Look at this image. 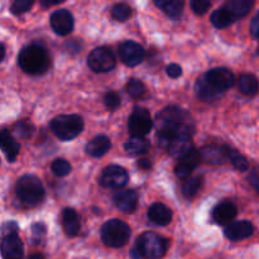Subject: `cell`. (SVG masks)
<instances>
[{
    "label": "cell",
    "mask_w": 259,
    "mask_h": 259,
    "mask_svg": "<svg viewBox=\"0 0 259 259\" xmlns=\"http://www.w3.org/2000/svg\"><path fill=\"white\" fill-rule=\"evenodd\" d=\"M194 132V119L189 111L179 106L164 108L157 115V141L163 148H167L176 139L191 138Z\"/></svg>",
    "instance_id": "obj_1"
},
{
    "label": "cell",
    "mask_w": 259,
    "mask_h": 259,
    "mask_svg": "<svg viewBox=\"0 0 259 259\" xmlns=\"http://www.w3.org/2000/svg\"><path fill=\"white\" fill-rule=\"evenodd\" d=\"M20 68L29 75H43L51 66L47 51L39 45H30L23 48L18 57Z\"/></svg>",
    "instance_id": "obj_2"
},
{
    "label": "cell",
    "mask_w": 259,
    "mask_h": 259,
    "mask_svg": "<svg viewBox=\"0 0 259 259\" xmlns=\"http://www.w3.org/2000/svg\"><path fill=\"white\" fill-rule=\"evenodd\" d=\"M168 248V240L153 232L139 235L136 247L132 249V255L136 259H159Z\"/></svg>",
    "instance_id": "obj_3"
},
{
    "label": "cell",
    "mask_w": 259,
    "mask_h": 259,
    "mask_svg": "<svg viewBox=\"0 0 259 259\" xmlns=\"http://www.w3.org/2000/svg\"><path fill=\"white\" fill-rule=\"evenodd\" d=\"M45 187L39 179L33 175L20 177L15 186V194L22 202L29 206H34L45 199Z\"/></svg>",
    "instance_id": "obj_4"
},
{
    "label": "cell",
    "mask_w": 259,
    "mask_h": 259,
    "mask_svg": "<svg viewBox=\"0 0 259 259\" xmlns=\"http://www.w3.org/2000/svg\"><path fill=\"white\" fill-rule=\"evenodd\" d=\"M53 134L61 141H72L80 136L83 129V120L80 115L68 114V115H58L52 119L50 124Z\"/></svg>",
    "instance_id": "obj_5"
},
{
    "label": "cell",
    "mask_w": 259,
    "mask_h": 259,
    "mask_svg": "<svg viewBox=\"0 0 259 259\" xmlns=\"http://www.w3.org/2000/svg\"><path fill=\"white\" fill-rule=\"evenodd\" d=\"M131 238V228L124 222L113 219L106 222L101 228V240L110 248H120L128 243Z\"/></svg>",
    "instance_id": "obj_6"
},
{
    "label": "cell",
    "mask_w": 259,
    "mask_h": 259,
    "mask_svg": "<svg viewBox=\"0 0 259 259\" xmlns=\"http://www.w3.org/2000/svg\"><path fill=\"white\" fill-rule=\"evenodd\" d=\"M88 65L95 72H108L115 67V55L110 48L98 47L89 55Z\"/></svg>",
    "instance_id": "obj_7"
},
{
    "label": "cell",
    "mask_w": 259,
    "mask_h": 259,
    "mask_svg": "<svg viewBox=\"0 0 259 259\" xmlns=\"http://www.w3.org/2000/svg\"><path fill=\"white\" fill-rule=\"evenodd\" d=\"M153 126L149 111L144 108H136L128 120V129L132 137L144 138Z\"/></svg>",
    "instance_id": "obj_8"
},
{
    "label": "cell",
    "mask_w": 259,
    "mask_h": 259,
    "mask_svg": "<svg viewBox=\"0 0 259 259\" xmlns=\"http://www.w3.org/2000/svg\"><path fill=\"white\" fill-rule=\"evenodd\" d=\"M100 182L106 189H121L128 182V172L123 167L111 164L104 169Z\"/></svg>",
    "instance_id": "obj_9"
},
{
    "label": "cell",
    "mask_w": 259,
    "mask_h": 259,
    "mask_svg": "<svg viewBox=\"0 0 259 259\" xmlns=\"http://www.w3.org/2000/svg\"><path fill=\"white\" fill-rule=\"evenodd\" d=\"M119 57L124 65L129 67L138 66L144 58V50L141 45L133 40H125L119 46Z\"/></svg>",
    "instance_id": "obj_10"
},
{
    "label": "cell",
    "mask_w": 259,
    "mask_h": 259,
    "mask_svg": "<svg viewBox=\"0 0 259 259\" xmlns=\"http://www.w3.org/2000/svg\"><path fill=\"white\" fill-rule=\"evenodd\" d=\"M204 76L214 88H217L222 93H224V91H227L228 89H230L234 85V75H233V72L229 68H212V70L207 71Z\"/></svg>",
    "instance_id": "obj_11"
},
{
    "label": "cell",
    "mask_w": 259,
    "mask_h": 259,
    "mask_svg": "<svg viewBox=\"0 0 259 259\" xmlns=\"http://www.w3.org/2000/svg\"><path fill=\"white\" fill-rule=\"evenodd\" d=\"M73 17L67 9H58L51 15V27L58 35H67L73 29Z\"/></svg>",
    "instance_id": "obj_12"
},
{
    "label": "cell",
    "mask_w": 259,
    "mask_h": 259,
    "mask_svg": "<svg viewBox=\"0 0 259 259\" xmlns=\"http://www.w3.org/2000/svg\"><path fill=\"white\" fill-rule=\"evenodd\" d=\"M197 153H199L200 159L210 164H223L228 158L227 147L218 146V144L204 146Z\"/></svg>",
    "instance_id": "obj_13"
},
{
    "label": "cell",
    "mask_w": 259,
    "mask_h": 259,
    "mask_svg": "<svg viewBox=\"0 0 259 259\" xmlns=\"http://www.w3.org/2000/svg\"><path fill=\"white\" fill-rule=\"evenodd\" d=\"M254 232V227L248 220H240V222L230 223L227 228H225V237L233 242H238V240H243L249 238Z\"/></svg>",
    "instance_id": "obj_14"
},
{
    "label": "cell",
    "mask_w": 259,
    "mask_h": 259,
    "mask_svg": "<svg viewBox=\"0 0 259 259\" xmlns=\"http://www.w3.org/2000/svg\"><path fill=\"white\" fill-rule=\"evenodd\" d=\"M113 200L115 206L120 211L128 212V214L136 211L137 206H138V196L133 190H123V191L116 192Z\"/></svg>",
    "instance_id": "obj_15"
},
{
    "label": "cell",
    "mask_w": 259,
    "mask_h": 259,
    "mask_svg": "<svg viewBox=\"0 0 259 259\" xmlns=\"http://www.w3.org/2000/svg\"><path fill=\"white\" fill-rule=\"evenodd\" d=\"M0 250H2V255L4 259H22L24 254L23 243L17 235L5 237L0 245Z\"/></svg>",
    "instance_id": "obj_16"
},
{
    "label": "cell",
    "mask_w": 259,
    "mask_h": 259,
    "mask_svg": "<svg viewBox=\"0 0 259 259\" xmlns=\"http://www.w3.org/2000/svg\"><path fill=\"white\" fill-rule=\"evenodd\" d=\"M0 149L4 152L5 157H7V159L9 162H14L17 159L18 154H19V142H17V139L7 129L0 131Z\"/></svg>",
    "instance_id": "obj_17"
},
{
    "label": "cell",
    "mask_w": 259,
    "mask_h": 259,
    "mask_svg": "<svg viewBox=\"0 0 259 259\" xmlns=\"http://www.w3.org/2000/svg\"><path fill=\"white\" fill-rule=\"evenodd\" d=\"M238 209L233 202L224 201L220 202L212 211V219L219 225H229L237 217Z\"/></svg>",
    "instance_id": "obj_18"
},
{
    "label": "cell",
    "mask_w": 259,
    "mask_h": 259,
    "mask_svg": "<svg viewBox=\"0 0 259 259\" xmlns=\"http://www.w3.org/2000/svg\"><path fill=\"white\" fill-rule=\"evenodd\" d=\"M195 91H196L197 98L201 99L202 101H207V103L218 100V99L222 98L223 95L222 91L218 90L217 88H214V86L205 78V76H201V77L196 81V83H195Z\"/></svg>",
    "instance_id": "obj_19"
},
{
    "label": "cell",
    "mask_w": 259,
    "mask_h": 259,
    "mask_svg": "<svg viewBox=\"0 0 259 259\" xmlns=\"http://www.w3.org/2000/svg\"><path fill=\"white\" fill-rule=\"evenodd\" d=\"M148 218L157 225H168L172 222V211L162 202H154L148 209Z\"/></svg>",
    "instance_id": "obj_20"
},
{
    "label": "cell",
    "mask_w": 259,
    "mask_h": 259,
    "mask_svg": "<svg viewBox=\"0 0 259 259\" xmlns=\"http://www.w3.org/2000/svg\"><path fill=\"white\" fill-rule=\"evenodd\" d=\"M200 161H201V159H200L199 153L195 151L191 152L189 156L180 159L176 168H175V174H176V176L179 177V179H187V177L192 174V171L199 166Z\"/></svg>",
    "instance_id": "obj_21"
},
{
    "label": "cell",
    "mask_w": 259,
    "mask_h": 259,
    "mask_svg": "<svg viewBox=\"0 0 259 259\" xmlns=\"http://www.w3.org/2000/svg\"><path fill=\"white\" fill-rule=\"evenodd\" d=\"M62 224L63 229H65L66 234L68 237H76L80 232V218H78L76 210L71 209V207H66L63 209L62 212Z\"/></svg>",
    "instance_id": "obj_22"
},
{
    "label": "cell",
    "mask_w": 259,
    "mask_h": 259,
    "mask_svg": "<svg viewBox=\"0 0 259 259\" xmlns=\"http://www.w3.org/2000/svg\"><path fill=\"white\" fill-rule=\"evenodd\" d=\"M167 149L174 158L182 159L194 152V143L191 142V138H180L172 142Z\"/></svg>",
    "instance_id": "obj_23"
},
{
    "label": "cell",
    "mask_w": 259,
    "mask_h": 259,
    "mask_svg": "<svg viewBox=\"0 0 259 259\" xmlns=\"http://www.w3.org/2000/svg\"><path fill=\"white\" fill-rule=\"evenodd\" d=\"M111 143L110 139L106 136H98L90 141L86 146V152L88 154H90L91 157H103L104 154L108 153L109 149H110Z\"/></svg>",
    "instance_id": "obj_24"
},
{
    "label": "cell",
    "mask_w": 259,
    "mask_h": 259,
    "mask_svg": "<svg viewBox=\"0 0 259 259\" xmlns=\"http://www.w3.org/2000/svg\"><path fill=\"white\" fill-rule=\"evenodd\" d=\"M211 23L215 28H219V29H223V28H228L229 25H232L233 23L235 22V18L232 13L229 12L225 5H223L222 8L215 10L211 14Z\"/></svg>",
    "instance_id": "obj_25"
},
{
    "label": "cell",
    "mask_w": 259,
    "mask_h": 259,
    "mask_svg": "<svg viewBox=\"0 0 259 259\" xmlns=\"http://www.w3.org/2000/svg\"><path fill=\"white\" fill-rule=\"evenodd\" d=\"M154 4L162 10L166 15H168L172 19H176L181 15L184 10L185 3L181 0H156Z\"/></svg>",
    "instance_id": "obj_26"
},
{
    "label": "cell",
    "mask_w": 259,
    "mask_h": 259,
    "mask_svg": "<svg viewBox=\"0 0 259 259\" xmlns=\"http://www.w3.org/2000/svg\"><path fill=\"white\" fill-rule=\"evenodd\" d=\"M124 149L131 156H141L148 152L149 149V142L146 138H137V137H132L128 139L125 144H124Z\"/></svg>",
    "instance_id": "obj_27"
},
{
    "label": "cell",
    "mask_w": 259,
    "mask_h": 259,
    "mask_svg": "<svg viewBox=\"0 0 259 259\" xmlns=\"http://www.w3.org/2000/svg\"><path fill=\"white\" fill-rule=\"evenodd\" d=\"M225 7L234 15L235 19H238V18L245 17L250 12L253 3L249 2V0H230L225 4Z\"/></svg>",
    "instance_id": "obj_28"
},
{
    "label": "cell",
    "mask_w": 259,
    "mask_h": 259,
    "mask_svg": "<svg viewBox=\"0 0 259 259\" xmlns=\"http://www.w3.org/2000/svg\"><path fill=\"white\" fill-rule=\"evenodd\" d=\"M239 90L242 91L244 95H255L258 91V81L254 75L250 73H245L239 77Z\"/></svg>",
    "instance_id": "obj_29"
},
{
    "label": "cell",
    "mask_w": 259,
    "mask_h": 259,
    "mask_svg": "<svg viewBox=\"0 0 259 259\" xmlns=\"http://www.w3.org/2000/svg\"><path fill=\"white\" fill-rule=\"evenodd\" d=\"M202 179L199 176L195 177H189V180H186L184 185H182V192L186 197L192 199L194 196H196L197 192H199L200 187H201Z\"/></svg>",
    "instance_id": "obj_30"
},
{
    "label": "cell",
    "mask_w": 259,
    "mask_h": 259,
    "mask_svg": "<svg viewBox=\"0 0 259 259\" xmlns=\"http://www.w3.org/2000/svg\"><path fill=\"white\" fill-rule=\"evenodd\" d=\"M228 158L230 159L232 164L238 171L245 172L249 169V162H248V159L243 154H240L239 152L235 151V149L228 148Z\"/></svg>",
    "instance_id": "obj_31"
},
{
    "label": "cell",
    "mask_w": 259,
    "mask_h": 259,
    "mask_svg": "<svg viewBox=\"0 0 259 259\" xmlns=\"http://www.w3.org/2000/svg\"><path fill=\"white\" fill-rule=\"evenodd\" d=\"M126 93L131 98L133 99H139L144 95L146 93V86L142 82L141 80H137V78H132L126 83Z\"/></svg>",
    "instance_id": "obj_32"
},
{
    "label": "cell",
    "mask_w": 259,
    "mask_h": 259,
    "mask_svg": "<svg viewBox=\"0 0 259 259\" xmlns=\"http://www.w3.org/2000/svg\"><path fill=\"white\" fill-rule=\"evenodd\" d=\"M111 15L118 22H125V20H128L131 18L132 8L128 4H123V3L115 4L113 7V9H111Z\"/></svg>",
    "instance_id": "obj_33"
},
{
    "label": "cell",
    "mask_w": 259,
    "mask_h": 259,
    "mask_svg": "<svg viewBox=\"0 0 259 259\" xmlns=\"http://www.w3.org/2000/svg\"><path fill=\"white\" fill-rule=\"evenodd\" d=\"M51 169H52L53 174L58 177L67 176L71 172V164L70 162H67L66 159L58 158L56 161H53L52 166H51Z\"/></svg>",
    "instance_id": "obj_34"
},
{
    "label": "cell",
    "mask_w": 259,
    "mask_h": 259,
    "mask_svg": "<svg viewBox=\"0 0 259 259\" xmlns=\"http://www.w3.org/2000/svg\"><path fill=\"white\" fill-rule=\"evenodd\" d=\"M33 4H34L33 0H15L10 7V12L14 15H20L27 13L33 7Z\"/></svg>",
    "instance_id": "obj_35"
},
{
    "label": "cell",
    "mask_w": 259,
    "mask_h": 259,
    "mask_svg": "<svg viewBox=\"0 0 259 259\" xmlns=\"http://www.w3.org/2000/svg\"><path fill=\"white\" fill-rule=\"evenodd\" d=\"M14 128L18 136L22 137V138H29L33 134V132H34V126H33L32 123H29L28 120L20 121V123L15 124Z\"/></svg>",
    "instance_id": "obj_36"
},
{
    "label": "cell",
    "mask_w": 259,
    "mask_h": 259,
    "mask_svg": "<svg viewBox=\"0 0 259 259\" xmlns=\"http://www.w3.org/2000/svg\"><path fill=\"white\" fill-rule=\"evenodd\" d=\"M104 104H105V106L109 110L114 111L116 108H119V105H120V98H119L118 94L114 93V91H109V93H106L105 96H104Z\"/></svg>",
    "instance_id": "obj_37"
},
{
    "label": "cell",
    "mask_w": 259,
    "mask_h": 259,
    "mask_svg": "<svg viewBox=\"0 0 259 259\" xmlns=\"http://www.w3.org/2000/svg\"><path fill=\"white\" fill-rule=\"evenodd\" d=\"M191 8L196 14L202 15L209 10V8L211 7V3L209 0H192L191 3Z\"/></svg>",
    "instance_id": "obj_38"
},
{
    "label": "cell",
    "mask_w": 259,
    "mask_h": 259,
    "mask_svg": "<svg viewBox=\"0 0 259 259\" xmlns=\"http://www.w3.org/2000/svg\"><path fill=\"white\" fill-rule=\"evenodd\" d=\"M0 232L5 237H15L18 233V224L15 222H7L2 225Z\"/></svg>",
    "instance_id": "obj_39"
},
{
    "label": "cell",
    "mask_w": 259,
    "mask_h": 259,
    "mask_svg": "<svg viewBox=\"0 0 259 259\" xmlns=\"http://www.w3.org/2000/svg\"><path fill=\"white\" fill-rule=\"evenodd\" d=\"M46 233V227L42 223H35L32 227V235H33V242L34 244H37L38 242H40V238L45 235Z\"/></svg>",
    "instance_id": "obj_40"
},
{
    "label": "cell",
    "mask_w": 259,
    "mask_h": 259,
    "mask_svg": "<svg viewBox=\"0 0 259 259\" xmlns=\"http://www.w3.org/2000/svg\"><path fill=\"white\" fill-rule=\"evenodd\" d=\"M166 72L171 78H177L182 75V68L177 63H171V65L167 66Z\"/></svg>",
    "instance_id": "obj_41"
},
{
    "label": "cell",
    "mask_w": 259,
    "mask_h": 259,
    "mask_svg": "<svg viewBox=\"0 0 259 259\" xmlns=\"http://www.w3.org/2000/svg\"><path fill=\"white\" fill-rule=\"evenodd\" d=\"M250 32H252L253 37L258 38V34H259V14H255L254 18H253L252 24H250Z\"/></svg>",
    "instance_id": "obj_42"
},
{
    "label": "cell",
    "mask_w": 259,
    "mask_h": 259,
    "mask_svg": "<svg viewBox=\"0 0 259 259\" xmlns=\"http://www.w3.org/2000/svg\"><path fill=\"white\" fill-rule=\"evenodd\" d=\"M249 182L253 185L255 190H259V175H258V169L254 168L249 175Z\"/></svg>",
    "instance_id": "obj_43"
},
{
    "label": "cell",
    "mask_w": 259,
    "mask_h": 259,
    "mask_svg": "<svg viewBox=\"0 0 259 259\" xmlns=\"http://www.w3.org/2000/svg\"><path fill=\"white\" fill-rule=\"evenodd\" d=\"M138 166L141 167L142 169H148L151 168V162H149L148 159H141V161H138Z\"/></svg>",
    "instance_id": "obj_44"
},
{
    "label": "cell",
    "mask_w": 259,
    "mask_h": 259,
    "mask_svg": "<svg viewBox=\"0 0 259 259\" xmlns=\"http://www.w3.org/2000/svg\"><path fill=\"white\" fill-rule=\"evenodd\" d=\"M58 0L57 2H45V0H42V2H40V4L43 5V7H51V5H56V4H58Z\"/></svg>",
    "instance_id": "obj_45"
},
{
    "label": "cell",
    "mask_w": 259,
    "mask_h": 259,
    "mask_svg": "<svg viewBox=\"0 0 259 259\" xmlns=\"http://www.w3.org/2000/svg\"><path fill=\"white\" fill-rule=\"evenodd\" d=\"M4 56H5V48H4V46H3L2 43H0V62H2V61H3Z\"/></svg>",
    "instance_id": "obj_46"
},
{
    "label": "cell",
    "mask_w": 259,
    "mask_h": 259,
    "mask_svg": "<svg viewBox=\"0 0 259 259\" xmlns=\"http://www.w3.org/2000/svg\"><path fill=\"white\" fill-rule=\"evenodd\" d=\"M28 259H45V257L42 254H39V253H34V254L30 255Z\"/></svg>",
    "instance_id": "obj_47"
}]
</instances>
